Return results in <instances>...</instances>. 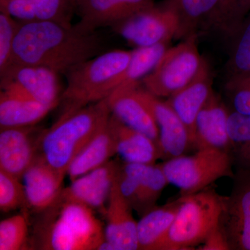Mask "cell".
<instances>
[{
	"label": "cell",
	"instance_id": "33",
	"mask_svg": "<svg viewBox=\"0 0 250 250\" xmlns=\"http://www.w3.org/2000/svg\"><path fill=\"white\" fill-rule=\"evenodd\" d=\"M19 24L9 15L0 13V74L11 63L15 37Z\"/></svg>",
	"mask_w": 250,
	"mask_h": 250
},
{
	"label": "cell",
	"instance_id": "30",
	"mask_svg": "<svg viewBox=\"0 0 250 250\" xmlns=\"http://www.w3.org/2000/svg\"><path fill=\"white\" fill-rule=\"evenodd\" d=\"M114 0H84L78 7L80 21L75 27L83 32L92 33L107 27L108 17Z\"/></svg>",
	"mask_w": 250,
	"mask_h": 250
},
{
	"label": "cell",
	"instance_id": "19",
	"mask_svg": "<svg viewBox=\"0 0 250 250\" xmlns=\"http://www.w3.org/2000/svg\"><path fill=\"white\" fill-rule=\"evenodd\" d=\"M213 92L208 66L189 84L166 101L185 125L191 147L195 143L197 116Z\"/></svg>",
	"mask_w": 250,
	"mask_h": 250
},
{
	"label": "cell",
	"instance_id": "29",
	"mask_svg": "<svg viewBox=\"0 0 250 250\" xmlns=\"http://www.w3.org/2000/svg\"><path fill=\"white\" fill-rule=\"evenodd\" d=\"M29 220L23 212L1 220L0 223V250L29 249Z\"/></svg>",
	"mask_w": 250,
	"mask_h": 250
},
{
	"label": "cell",
	"instance_id": "17",
	"mask_svg": "<svg viewBox=\"0 0 250 250\" xmlns=\"http://www.w3.org/2000/svg\"><path fill=\"white\" fill-rule=\"evenodd\" d=\"M139 86L117 88L107 98L108 108L117 119L131 129L146 135L159 147L157 125L149 108L136 93Z\"/></svg>",
	"mask_w": 250,
	"mask_h": 250
},
{
	"label": "cell",
	"instance_id": "26",
	"mask_svg": "<svg viewBox=\"0 0 250 250\" xmlns=\"http://www.w3.org/2000/svg\"><path fill=\"white\" fill-rule=\"evenodd\" d=\"M228 131L233 167L250 172V114L230 109Z\"/></svg>",
	"mask_w": 250,
	"mask_h": 250
},
{
	"label": "cell",
	"instance_id": "15",
	"mask_svg": "<svg viewBox=\"0 0 250 250\" xmlns=\"http://www.w3.org/2000/svg\"><path fill=\"white\" fill-rule=\"evenodd\" d=\"M36 131L35 126L1 129L0 170L22 179L38 154L41 132Z\"/></svg>",
	"mask_w": 250,
	"mask_h": 250
},
{
	"label": "cell",
	"instance_id": "34",
	"mask_svg": "<svg viewBox=\"0 0 250 250\" xmlns=\"http://www.w3.org/2000/svg\"><path fill=\"white\" fill-rule=\"evenodd\" d=\"M156 0H114L109 17L107 27H111L131 16L152 7Z\"/></svg>",
	"mask_w": 250,
	"mask_h": 250
},
{
	"label": "cell",
	"instance_id": "37",
	"mask_svg": "<svg viewBox=\"0 0 250 250\" xmlns=\"http://www.w3.org/2000/svg\"><path fill=\"white\" fill-rule=\"evenodd\" d=\"M71 1H72V3L75 5L77 9H78L79 6L83 3V1H84V0H71Z\"/></svg>",
	"mask_w": 250,
	"mask_h": 250
},
{
	"label": "cell",
	"instance_id": "1",
	"mask_svg": "<svg viewBox=\"0 0 250 250\" xmlns=\"http://www.w3.org/2000/svg\"><path fill=\"white\" fill-rule=\"evenodd\" d=\"M97 31L83 32L53 22H20L11 63L38 65L65 75L82 62L103 53ZM10 63V64H11Z\"/></svg>",
	"mask_w": 250,
	"mask_h": 250
},
{
	"label": "cell",
	"instance_id": "13",
	"mask_svg": "<svg viewBox=\"0 0 250 250\" xmlns=\"http://www.w3.org/2000/svg\"><path fill=\"white\" fill-rule=\"evenodd\" d=\"M133 210L121 193L116 179L103 213L106 220L105 241L100 250H139L138 222Z\"/></svg>",
	"mask_w": 250,
	"mask_h": 250
},
{
	"label": "cell",
	"instance_id": "27",
	"mask_svg": "<svg viewBox=\"0 0 250 250\" xmlns=\"http://www.w3.org/2000/svg\"><path fill=\"white\" fill-rule=\"evenodd\" d=\"M167 45L168 44H158L149 47H137L131 51V60L122 77L121 84L118 87L139 85L141 83L140 80H142L152 71L165 53Z\"/></svg>",
	"mask_w": 250,
	"mask_h": 250
},
{
	"label": "cell",
	"instance_id": "32",
	"mask_svg": "<svg viewBox=\"0 0 250 250\" xmlns=\"http://www.w3.org/2000/svg\"><path fill=\"white\" fill-rule=\"evenodd\" d=\"M225 93L231 110L250 114V72L227 79Z\"/></svg>",
	"mask_w": 250,
	"mask_h": 250
},
{
	"label": "cell",
	"instance_id": "12",
	"mask_svg": "<svg viewBox=\"0 0 250 250\" xmlns=\"http://www.w3.org/2000/svg\"><path fill=\"white\" fill-rule=\"evenodd\" d=\"M136 93L149 108L159 131V149L161 159H167L184 155L191 147L188 133L177 113L166 102L138 87Z\"/></svg>",
	"mask_w": 250,
	"mask_h": 250
},
{
	"label": "cell",
	"instance_id": "18",
	"mask_svg": "<svg viewBox=\"0 0 250 250\" xmlns=\"http://www.w3.org/2000/svg\"><path fill=\"white\" fill-rule=\"evenodd\" d=\"M229 111L213 92L197 116L193 147L197 149L215 148L229 152Z\"/></svg>",
	"mask_w": 250,
	"mask_h": 250
},
{
	"label": "cell",
	"instance_id": "31",
	"mask_svg": "<svg viewBox=\"0 0 250 250\" xmlns=\"http://www.w3.org/2000/svg\"><path fill=\"white\" fill-rule=\"evenodd\" d=\"M22 179L0 170V210L4 213L13 211L26 205L25 193Z\"/></svg>",
	"mask_w": 250,
	"mask_h": 250
},
{
	"label": "cell",
	"instance_id": "7",
	"mask_svg": "<svg viewBox=\"0 0 250 250\" xmlns=\"http://www.w3.org/2000/svg\"><path fill=\"white\" fill-rule=\"evenodd\" d=\"M169 184L178 188L181 196L202 191L223 177H234L228 151L215 148L197 149L191 156L181 155L161 164Z\"/></svg>",
	"mask_w": 250,
	"mask_h": 250
},
{
	"label": "cell",
	"instance_id": "28",
	"mask_svg": "<svg viewBox=\"0 0 250 250\" xmlns=\"http://www.w3.org/2000/svg\"><path fill=\"white\" fill-rule=\"evenodd\" d=\"M228 78L250 72V13L228 42ZM227 78V79H228Z\"/></svg>",
	"mask_w": 250,
	"mask_h": 250
},
{
	"label": "cell",
	"instance_id": "2",
	"mask_svg": "<svg viewBox=\"0 0 250 250\" xmlns=\"http://www.w3.org/2000/svg\"><path fill=\"white\" fill-rule=\"evenodd\" d=\"M31 247L44 250H100L104 227L87 206L59 196L41 212Z\"/></svg>",
	"mask_w": 250,
	"mask_h": 250
},
{
	"label": "cell",
	"instance_id": "21",
	"mask_svg": "<svg viewBox=\"0 0 250 250\" xmlns=\"http://www.w3.org/2000/svg\"><path fill=\"white\" fill-rule=\"evenodd\" d=\"M117 154L116 138L111 116L72 161L67 174L73 181L104 165Z\"/></svg>",
	"mask_w": 250,
	"mask_h": 250
},
{
	"label": "cell",
	"instance_id": "36",
	"mask_svg": "<svg viewBox=\"0 0 250 250\" xmlns=\"http://www.w3.org/2000/svg\"><path fill=\"white\" fill-rule=\"evenodd\" d=\"M237 4L239 6L241 12L245 17L250 13V0H236Z\"/></svg>",
	"mask_w": 250,
	"mask_h": 250
},
{
	"label": "cell",
	"instance_id": "24",
	"mask_svg": "<svg viewBox=\"0 0 250 250\" xmlns=\"http://www.w3.org/2000/svg\"><path fill=\"white\" fill-rule=\"evenodd\" d=\"M116 138L117 154L125 163L155 164L161 159L159 146L146 135L131 129L111 115Z\"/></svg>",
	"mask_w": 250,
	"mask_h": 250
},
{
	"label": "cell",
	"instance_id": "25",
	"mask_svg": "<svg viewBox=\"0 0 250 250\" xmlns=\"http://www.w3.org/2000/svg\"><path fill=\"white\" fill-rule=\"evenodd\" d=\"M122 168L137 181L139 209L142 217L156 207L163 190L168 184L161 165L123 163Z\"/></svg>",
	"mask_w": 250,
	"mask_h": 250
},
{
	"label": "cell",
	"instance_id": "6",
	"mask_svg": "<svg viewBox=\"0 0 250 250\" xmlns=\"http://www.w3.org/2000/svg\"><path fill=\"white\" fill-rule=\"evenodd\" d=\"M167 2L179 18L175 39L182 41L202 34H214L229 42L246 18L236 0H168Z\"/></svg>",
	"mask_w": 250,
	"mask_h": 250
},
{
	"label": "cell",
	"instance_id": "11",
	"mask_svg": "<svg viewBox=\"0 0 250 250\" xmlns=\"http://www.w3.org/2000/svg\"><path fill=\"white\" fill-rule=\"evenodd\" d=\"M231 193L225 196L219 227L230 250H250V172L236 170Z\"/></svg>",
	"mask_w": 250,
	"mask_h": 250
},
{
	"label": "cell",
	"instance_id": "35",
	"mask_svg": "<svg viewBox=\"0 0 250 250\" xmlns=\"http://www.w3.org/2000/svg\"><path fill=\"white\" fill-rule=\"evenodd\" d=\"M203 250H230L228 240L219 225L207 236L202 243Z\"/></svg>",
	"mask_w": 250,
	"mask_h": 250
},
{
	"label": "cell",
	"instance_id": "3",
	"mask_svg": "<svg viewBox=\"0 0 250 250\" xmlns=\"http://www.w3.org/2000/svg\"><path fill=\"white\" fill-rule=\"evenodd\" d=\"M111 116L107 98L62 112L48 129L41 131L38 154L56 170L66 174L75 156Z\"/></svg>",
	"mask_w": 250,
	"mask_h": 250
},
{
	"label": "cell",
	"instance_id": "16",
	"mask_svg": "<svg viewBox=\"0 0 250 250\" xmlns=\"http://www.w3.org/2000/svg\"><path fill=\"white\" fill-rule=\"evenodd\" d=\"M65 175L37 154L22 177L27 208L38 214L53 205L63 189Z\"/></svg>",
	"mask_w": 250,
	"mask_h": 250
},
{
	"label": "cell",
	"instance_id": "10",
	"mask_svg": "<svg viewBox=\"0 0 250 250\" xmlns=\"http://www.w3.org/2000/svg\"><path fill=\"white\" fill-rule=\"evenodd\" d=\"M58 75L45 67L11 63L0 74L1 90L56 108L61 100Z\"/></svg>",
	"mask_w": 250,
	"mask_h": 250
},
{
	"label": "cell",
	"instance_id": "14",
	"mask_svg": "<svg viewBox=\"0 0 250 250\" xmlns=\"http://www.w3.org/2000/svg\"><path fill=\"white\" fill-rule=\"evenodd\" d=\"M121 166L118 161L110 160L72 181L69 187L63 188L60 196L104 213Z\"/></svg>",
	"mask_w": 250,
	"mask_h": 250
},
{
	"label": "cell",
	"instance_id": "4",
	"mask_svg": "<svg viewBox=\"0 0 250 250\" xmlns=\"http://www.w3.org/2000/svg\"><path fill=\"white\" fill-rule=\"evenodd\" d=\"M131 51H108L79 64L65 74L66 86L61 95L62 112L73 111L108 98L121 84Z\"/></svg>",
	"mask_w": 250,
	"mask_h": 250
},
{
	"label": "cell",
	"instance_id": "8",
	"mask_svg": "<svg viewBox=\"0 0 250 250\" xmlns=\"http://www.w3.org/2000/svg\"><path fill=\"white\" fill-rule=\"evenodd\" d=\"M194 36L167 48L152 72L141 83L158 98H170L192 82L208 67L199 52Z\"/></svg>",
	"mask_w": 250,
	"mask_h": 250
},
{
	"label": "cell",
	"instance_id": "22",
	"mask_svg": "<svg viewBox=\"0 0 250 250\" xmlns=\"http://www.w3.org/2000/svg\"><path fill=\"white\" fill-rule=\"evenodd\" d=\"M182 203L180 197L141 217L137 225L139 250H161Z\"/></svg>",
	"mask_w": 250,
	"mask_h": 250
},
{
	"label": "cell",
	"instance_id": "20",
	"mask_svg": "<svg viewBox=\"0 0 250 250\" xmlns=\"http://www.w3.org/2000/svg\"><path fill=\"white\" fill-rule=\"evenodd\" d=\"M77 9L71 0H7L4 11L21 22H53L72 27Z\"/></svg>",
	"mask_w": 250,
	"mask_h": 250
},
{
	"label": "cell",
	"instance_id": "9",
	"mask_svg": "<svg viewBox=\"0 0 250 250\" xmlns=\"http://www.w3.org/2000/svg\"><path fill=\"white\" fill-rule=\"evenodd\" d=\"M113 30L137 47L168 44L175 39L179 29V18L166 2L164 6L141 11L112 25Z\"/></svg>",
	"mask_w": 250,
	"mask_h": 250
},
{
	"label": "cell",
	"instance_id": "5",
	"mask_svg": "<svg viewBox=\"0 0 250 250\" xmlns=\"http://www.w3.org/2000/svg\"><path fill=\"white\" fill-rule=\"evenodd\" d=\"M182 197L168 235L161 250L192 249L200 246L219 225L225 196L214 189Z\"/></svg>",
	"mask_w": 250,
	"mask_h": 250
},
{
	"label": "cell",
	"instance_id": "23",
	"mask_svg": "<svg viewBox=\"0 0 250 250\" xmlns=\"http://www.w3.org/2000/svg\"><path fill=\"white\" fill-rule=\"evenodd\" d=\"M54 108L27 97L1 90L0 128L36 126Z\"/></svg>",
	"mask_w": 250,
	"mask_h": 250
}]
</instances>
